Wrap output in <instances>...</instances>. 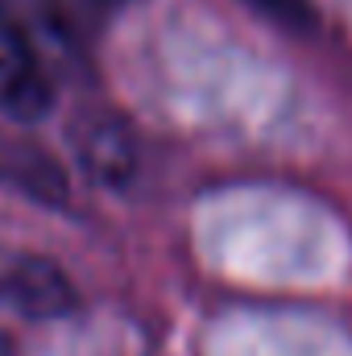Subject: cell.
<instances>
[{
  "mask_svg": "<svg viewBox=\"0 0 352 356\" xmlns=\"http://www.w3.org/2000/svg\"><path fill=\"white\" fill-rule=\"evenodd\" d=\"M253 13L269 17L273 25H286V29H311L315 25V8L311 0H245Z\"/></svg>",
  "mask_w": 352,
  "mask_h": 356,
  "instance_id": "cell-5",
  "label": "cell"
},
{
  "mask_svg": "<svg viewBox=\"0 0 352 356\" xmlns=\"http://www.w3.org/2000/svg\"><path fill=\"white\" fill-rule=\"evenodd\" d=\"M0 302L25 319H63L79 307V290L50 257L21 253L0 266Z\"/></svg>",
  "mask_w": 352,
  "mask_h": 356,
  "instance_id": "cell-1",
  "label": "cell"
},
{
  "mask_svg": "<svg viewBox=\"0 0 352 356\" xmlns=\"http://www.w3.org/2000/svg\"><path fill=\"white\" fill-rule=\"evenodd\" d=\"M50 108L54 83L33 42L13 21H0V112L13 120H42Z\"/></svg>",
  "mask_w": 352,
  "mask_h": 356,
  "instance_id": "cell-2",
  "label": "cell"
},
{
  "mask_svg": "<svg viewBox=\"0 0 352 356\" xmlns=\"http://www.w3.org/2000/svg\"><path fill=\"white\" fill-rule=\"evenodd\" d=\"M79 166L104 186H120L137 170V141L120 116H95L75 137Z\"/></svg>",
  "mask_w": 352,
  "mask_h": 356,
  "instance_id": "cell-3",
  "label": "cell"
},
{
  "mask_svg": "<svg viewBox=\"0 0 352 356\" xmlns=\"http://www.w3.org/2000/svg\"><path fill=\"white\" fill-rule=\"evenodd\" d=\"M13 182H21L25 191H33L38 199H54V203H63L67 199V182H63V170L50 162V158H42V154H29V158H17L13 162Z\"/></svg>",
  "mask_w": 352,
  "mask_h": 356,
  "instance_id": "cell-4",
  "label": "cell"
},
{
  "mask_svg": "<svg viewBox=\"0 0 352 356\" xmlns=\"http://www.w3.org/2000/svg\"><path fill=\"white\" fill-rule=\"evenodd\" d=\"M0 356H17V344H13L4 332H0Z\"/></svg>",
  "mask_w": 352,
  "mask_h": 356,
  "instance_id": "cell-6",
  "label": "cell"
}]
</instances>
